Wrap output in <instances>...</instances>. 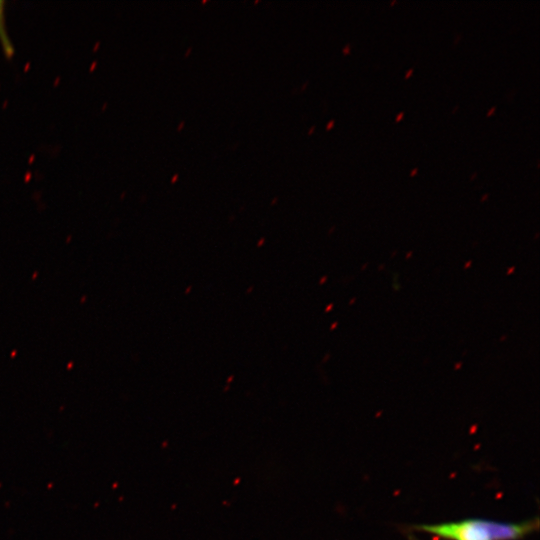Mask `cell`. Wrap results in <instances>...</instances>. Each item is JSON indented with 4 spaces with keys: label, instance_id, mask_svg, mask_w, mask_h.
Returning <instances> with one entry per match:
<instances>
[{
    "label": "cell",
    "instance_id": "11",
    "mask_svg": "<svg viewBox=\"0 0 540 540\" xmlns=\"http://www.w3.org/2000/svg\"><path fill=\"white\" fill-rule=\"evenodd\" d=\"M475 175H476V172H474V173L472 174L471 178H474V177H475Z\"/></svg>",
    "mask_w": 540,
    "mask_h": 540
},
{
    "label": "cell",
    "instance_id": "7",
    "mask_svg": "<svg viewBox=\"0 0 540 540\" xmlns=\"http://www.w3.org/2000/svg\"><path fill=\"white\" fill-rule=\"evenodd\" d=\"M413 72V69H409L406 73H405V78H408Z\"/></svg>",
    "mask_w": 540,
    "mask_h": 540
},
{
    "label": "cell",
    "instance_id": "8",
    "mask_svg": "<svg viewBox=\"0 0 540 540\" xmlns=\"http://www.w3.org/2000/svg\"><path fill=\"white\" fill-rule=\"evenodd\" d=\"M334 124V120L330 121L327 125V129H330Z\"/></svg>",
    "mask_w": 540,
    "mask_h": 540
},
{
    "label": "cell",
    "instance_id": "5",
    "mask_svg": "<svg viewBox=\"0 0 540 540\" xmlns=\"http://www.w3.org/2000/svg\"><path fill=\"white\" fill-rule=\"evenodd\" d=\"M403 116H404V112H400V113L396 116L395 120H396V121H399Z\"/></svg>",
    "mask_w": 540,
    "mask_h": 540
},
{
    "label": "cell",
    "instance_id": "9",
    "mask_svg": "<svg viewBox=\"0 0 540 540\" xmlns=\"http://www.w3.org/2000/svg\"><path fill=\"white\" fill-rule=\"evenodd\" d=\"M416 172H417V168H413V170H411V172H410V175L414 176L416 174Z\"/></svg>",
    "mask_w": 540,
    "mask_h": 540
},
{
    "label": "cell",
    "instance_id": "4",
    "mask_svg": "<svg viewBox=\"0 0 540 540\" xmlns=\"http://www.w3.org/2000/svg\"><path fill=\"white\" fill-rule=\"evenodd\" d=\"M408 540H420V539H418V538H417L415 535H413V534H409V535H408Z\"/></svg>",
    "mask_w": 540,
    "mask_h": 540
},
{
    "label": "cell",
    "instance_id": "10",
    "mask_svg": "<svg viewBox=\"0 0 540 540\" xmlns=\"http://www.w3.org/2000/svg\"><path fill=\"white\" fill-rule=\"evenodd\" d=\"M488 196V194H485L483 197H482V200L486 199Z\"/></svg>",
    "mask_w": 540,
    "mask_h": 540
},
{
    "label": "cell",
    "instance_id": "1",
    "mask_svg": "<svg viewBox=\"0 0 540 540\" xmlns=\"http://www.w3.org/2000/svg\"><path fill=\"white\" fill-rule=\"evenodd\" d=\"M538 528V517L517 523L467 518L452 522L413 525L410 530L427 533L443 540H521L536 532Z\"/></svg>",
    "mask_w": 540,
    "mask_h": 540
},
{
    "label": "cell",
    "instance_id": "3",
    "mask_svg": "<svg viewBox=\"0 0 540 540\" xmlns=\"http://www.w3.org/2000/svg\"><path fill=\"white\" fill-rule=\"evenodd\" d=\"M495 109H496V106H493V107L486 113V115H487V116H490L491 114H493V112L495 111Z\"/></svg>",
    "mask_w": 540,
    "mask_h": 540
},
{
    "label": "cell",
    "instance_id": "2",
    "mask_svg": "<svg viewBox=\"0 0 540 540\" xmlns=\"http://www.w3.org/2000/svg\"><path fill=\"white\" fill-rule=\"evenodd\" d=\"M0 44L6 57L14 54V46L7 33L5 25V1L0 0Z\"/></svg>",
    "mask_w": 540,
    "mask_h": 540
},
{
    "label": "cell",
    "instance_id": "6",
    "mask_svg": "<svg viewBox=\"0 0 540 540\" xmlns=\"http://www.w3.org/2000/svg\"><path fill=\"white\" fill-rule=\"evenodd\" d=\"M350 51V45L347 44L344 48H343V52L344 53H348Z\"/></svg>",
    "mask_w": 540,
    "mask_h": 540
}]
</instances>
